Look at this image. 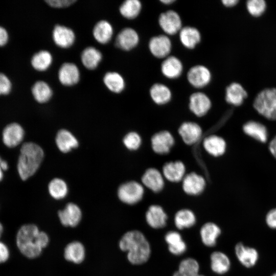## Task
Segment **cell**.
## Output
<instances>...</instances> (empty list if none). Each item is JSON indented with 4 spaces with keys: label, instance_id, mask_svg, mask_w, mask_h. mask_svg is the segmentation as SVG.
I'll return each instance as SVG.
<instances>
[{
    "label": "cell",
    "instance_id": "obj_1",
    "mask_svg": "<svg viewBox=\"0 0 276 276\" xmlns=\"http://www.w3.org/2000/svg\"><path fill=\"white\" fill-rule=\"evenodd\" d=\"M49 242L48 235L45 232L39 231L34 224L22 226L16 236V244L19 250L29 258L38 257Z\"/></svg>",
    "mask_w": 276,
    "mask_h": 276
},
{
    "label": "cell",
    "instance_id": "obj_2",
    "mask_svg": "<svg viewBox=\"0 0 276 276\" xmlns=\"http://www.w3.org/2000/svg\"><path fill=\"white\" fill-rule=\"evenodd\" d=\"M119 246L121 250L127 252V259L132 264H143L150 257V243L139 231L132 230L125 233L119 241Z\"/></svg>",
    "mask_w": 276,
    "mask_h": 276
},
{
    "label": "cell",
    "instance_id": "obj_3",
    "mask_svg": "<svg viewBox=\"0 0 276 276\" xmlns=\"http://www.w3.org/2000/svg\"><path fill=\"white\" fill-rule=\"evenodd\" d=\"M17 170L21 179L27 180L38 169L43 157L42 148L35 143H24L20 149Z\"/></svg>",
    "mask_w": 276,
    "mask_h": 276
},
{
    "label": "cell",
    "instance_id": "obj_4",
    "mask_svg": "<svg viewBox=\"0 0 276 276\" xmlns=\"http://www.w3.org/2000/svg\"><path fill=\"white\" fill-rule=\"evenodd\" d=\"M253 106L265 118L276 120V88H267L261 91L255 98Z\"/></svg>",
    "mask_w": 276,
    "mask_h": 276
},
{
    "label": "cell",
    "instance_id": "obj_5",
    "mask_svg": "<svg viewBox=\"0 0 276 276\" xmlns=\"http://www.w3.org/2000/svg\"><path fill=\"white\" fill-rule=\"evenodd\" d=\"M144 193L143 186L140 183L131 181L122 185L118 190V197L124 203L134 204L143 198Z\"/></svg>",
    "mask_w": 276,
    "mask_h": 276
},
{
    "label": "cell",
    "instance_id": "obj_6",
    "mask_svg": "<svg viewBox=\"0 0 276 276\" xmlns=\"http://www.w3.org/2000/svg\"><path fill=\"white\" fill-rule=\"evenodd\" d=\"M158 22L162 30L168 35L179 33L182 28L180 16L174 10H168L162 13L159 16Z\"/></svg>",
    "mask_w": 276,
    "mask_h": 276
},
{
    "label": "cell",
    "instance_id": "obj_7",
    "mask_svg": "<svg viewBox=\"0 0 276 276\" xmlns=\"http://www.w3.org/2000/svg\"><path fill=\"white\" fill-rule=\"evenodd\" d=\"M187 78L192 86L196 88H201L209 84L212 79V74L205 66L196 65L189 70Z\"/></svg>",
    "mask_w": 276,
    "mask_h": 276
},
{
    "label": "cell",
    "instance_id": "obj_8",
    "mask_svg": "<svg viewBox=\"0 0 276 276\" xmlns=\"http://www.w3.org/2000/svg\"><path fill=\"white\" fill-rule=\"evenodd\" d=\"M148 47L150 53L157 58H165L169 56L172 50V42L166 35H159L151 38Z\"/></svg>",
    "mask_w": 276,
    "mask_h": 276
},
{
    "label": "cell",
    "instance_id": "obj_9",
    "mask_svg": "<svg viewBox=\"0 0 276 276\" xmlns=\"http://www.w3.org/2000/svg\"><path fill=\"white\" fill-rule=\"evenodd\" d=\"M210 98L204 93L197 91L193 93L189 99V108L197 117L206 114L211 107Z\"/></svg>",
    "mask_w": 276,
    "mask_h": 276
},
{
    "label": "cell",
    "instance_id": "obj_10",
    "mask_svg": "<svg viewBox=\"0 0 276 276\" xmlns=\"http://www.w3.org/2000/svg\"><path fill=\"white\" fill-rule=\"evenodd\" d=\"M58 217L63 226L75 227L81 221L82 213L77 204L69 203L66 205L63 210L58 212Z\"/></svg>",
    "mask_w": 276,
    "mask_h": 276
},
{
    "label": "cell",
    "instance_id": "obj_11",
    "mask_svg": "<svg viewBox=\"0 0 276 276\" xmlns=\"http://www.w3.org/2000/svg\"><path fill=\"white\" fill-rule=\"evenodd\" d=\"M151 146L156 153L164 154L168 153L174 143L172 134L166 130L154 134L151 138Z\"/></svg>",
    "mask_w": 276,
    "mask_h": 276
},
{
    "label": "cell",
    "instance_id": "obj_12",
    "mask_svg": "<svg viewBox=\"0 0 276 276\" xmlns=\"http://www.w3.org/2000/svg\"><path fill=\"white\" fill-rule=\"evenodd\" d=\"M182 180L183 191L191 195H197L202 193L206 185L204 177L195 172L186 174Z\"/></svg>",
    "mask_w": 276,
    "mask_h": 276
},
{
    "label": "cell",
    "instance_id": "obj_13",
    "mask_svg": "<svg viewBox=\"0 0 276 276\" xmlns=\"http://www.w3.org/2000/svg\"><path fill=\"white\" fill-rule=\"evenodd\" d=\"M139 40V35L135 30L131 28H126L118 34L116 45L123 50L129 51L137 46Z\"/></svg>",
    "mask_w": 276,
    "mask_h": 276
},
{
    "label": "cell",
    "instance_id": "obj_14",
    "mask_svg": "<svg viewBox=\"0 0 276 276\" xmlns=\"http://www.w3.org/2000/svg\"><path fill=\"white\" fill-rule=\"evenodd\" d=\"M178 133L186 144L191 145L196 144L200 140L202 135V129L197 123L187 122L180 125Z\"/></svg>",
    "mask_w": 276,
    "mask_h": 276
},
{
    "label": "cell",
    "instance_id": "obj_15",
    "mask_svg": "<svg viewBox=\"0 0 276 276\" xmlns=\"http://www.w3.org/2000/svg\"><path fill=\"white\" fill-rule=\"evenodd\" d=\"M168 216L162 206L152 205L149 206L145 215L146 221L151 227L159 229L165 227Z\"/></svg>",
    "mask_w": 276,
    "mask_h": 276
},
{
    "label": "cell",
    "instance_id": "obj_16",
    "mask_svg": "<svg viewBox=\"0 0 276 276\" xmlns=\"http://www.w3.org/2000/svg\"><path fill=\"white\" fill-rule=\"evenodd\" d=\"M160 69L165 77L173 79L180 76L183 68L182 63L178 58L170 55L163 60Z\"/></svg>",
    "mask_w": 276,
    "mask_h": 276
},
{
    "label": "cell",
    "instance_id": "obj_17",
    "mask_svg": "<svg viewBox=\"0 0 276 276\" xmlns=\"http://www.w3.org/2000/svg\"><path fill=\"white\" fill-rule=\"evenodd\" d=\"M24 130L22 127L16 123L7 125L3 132V140L5 145L8 147H14L22 141Z\"/></svg>",
    "mask_w": 276,
    "mask_h": 276
},
{
    "label": "cell",
    "instance_id": "obj_18",
    "mask_svg": "<svg viewBox=\"0 0 276 276\" xmlns=\"http://www.w3.org/2000/svg\"><path fill=\"white\" fill-rule=\"evenodd\" d=\"M53 39L56 45L62 48H67L74 43L75 35L73 31L66 27L57 25L52 33Z\"/></svg>",
    "mask_w": 276,
    "mask_h": 276
},
{
    "label": "cell",
    "instance_id": "obj_19",
    "mask_svg": "<svg viewBox=\"0 0 276 276\" xmlns=\"http://www.w3.org/2000/svg\"><path fill=\"white\" fill-rule=\"evenodd\" d=\"M58 78L61 84L72 86L78 82L80 72L77 65L73 63H64L58 72Z\"/></svg>",
    "mask_w": 276,
    "mask_h": 276
},
{
    "label": "cell",
    "instance_id": "obj_20",
    "mask_svg": "<svg viewBox=\"0 0 276 276\" xmlns=\"http://www.w3.org/2000/svg\"><path fill=\"white\" fill-rule=\"evenodd\" d=\"M143 185L153 192L160 191L164 186V177L159 171L155 168L147 169L142 177Z\"/></svg>",
    "mask_w": 276,
    "mask_h": 276
},
{
    "label": "cell",
    "instance_id": "obj_21",
    "mask_svg": "<svg viewBox=\"0 0 276 276\" xmlns=\"http://www.w3.org/2000/svg\"><path fill=\"white\" fill-rule=\"evenodd\" d=\"M186 168L180 161L171 162L164 165L163 175L169 181L176 182L182 180L186 175Z\"/></svg>",
    "mask_w": 276,
    "mask_h": 276
},
{
    "label": "cell",
    "instance_id": "obj_22",
    "mask_svg": "<svg viewBox=\"0 0 276 276\" xmlns=\"http://www.w3.org/2000/svg\"><path fill=\"white\" fill-rule=\"evenodd\" d=\"M221 233L220 227L212 222L204 223L200 229V236L202 243L210 247L215 246Z\"/></svg>",
    "mask_w": 276,
    "mask_h": 276
},
{
    "label": "cell",
    "instance_id": "obj_23",
    "mask_svg": "<svg viewBox=\"0 0 276 276\" xmlns=\"http://www.w3.org/2000/svg\"><path fill=\"white\" fill-rule=\"evenodd\" d=\"M235 253L240 262L248 268L254 266L259 258L258 252L256 249L245 246L241 243L236 245Z\"/></svg>",
    "mask_w": 276,
    "mask_h": 276
},
{
    "label": "cell",
    "instance_id": "obj_24",
    "mask_svg": "<svg viewBox=\"0 0 276 276\" xmlns=\"http://www.w3.org/2000/svg\"><path fill=\"white\" fill-rule=\"evenodd\" d=\"M247 97V93L240 83L233 82L225 90L226 102L234 106H240Z\"/></svg>",
    "mask_w": 276,
    "mask_h": 276
},
{
    "label": "cell",
    "instance_id": "obj_25",
    "mask_svg": "<svg viewBox=\"0 0 276 276\" xmlns=\"http://www.w3.org/2000/svg\"><path fill=\"white\" fill-rule=\"evenodd\" d=\"M203 146L208 153L215 157L223 155L226 147L224 140L216 135L206 137L203 141Z\"/></svg>",
    "mask_w": 276,
    "mask_h": 276
},
{
    "label": "cell",
    "instance_id": "obj_26",
    "mask_svg": "<svg viewBox=\"0 0 276 276\" xmlns=\"http://www.w3.org/2000/svg\"><path fill=\"white\" fill-rule=\"evenodd\" d=\"M179 39L187 49H194L201 40V34L196 28L191 26L182 27L179 32Z\"/></svg>",
    "mask_w": 276,
    "mask_h": 276
},
{
    "label": "cell",
    "instance_id": "obj_27",
    "mask_svg": "<svg viewBox=\"0 0 276 276\" xmlns=\"http://www.w3.org/2000/svg\"><path fill=\"white\" fill-rule=\"evenodd\" d=\"M85 248L79 241L71 242L64 248V258L67 261L75 264L82 262L85 258Z\"/></svg>",
    "mask_w": 276,
    "mask_h": 276
},
{
    "label": "cell",
    "instance_id": "obj_28",
    "mask_svg": "<svg viewBox=\"0 0 276 276\" xmlns=\"http://www.w3.org/2000/svg\"><path fill=\"white\" fill-rule=\"evenodd\" d=\"M210 265L212 270L219 274L226 273L231 267V261L224 253L216 251L210 256Z\"/></svg>",
    "mask_w": 276,
    "mask_h": 276
},
{
    "label": "cell",
    "instance_id": "obj_29",
    "mask_svg": "<svg viewBox=\"0 0 276 276\" xmlns=\"http://www.w3.org/2000/svg\"><path fill=\"white\" fill-rule=\"evenodd\" d=\"M243 129L247 135L260 142L265 143L267 140V129L263 124L259 122L248 121L244 124Z\"/></svg>",
    "mask_w": 276,
    "mask_h": 276
},
{
    "label": "cell",
    "instance_id": "obj_30",
    "mask_svg": "<svg viewBox=\"0 0 276 276\" xmlns=\"http://www.w3.org/2000/svg\"><path fill=\"white\" fill-rule=\"evenodd\" d=\"M150 96L153 101L158 105H164L168 103L172 98L170 89L166 85L156 83L150 88Z\"/></svg>",
    "mask_w": 276,
    "mask_h": 276
},
{
    "label": "cell",
    "instance_id": "obj_31",
    "mask_svg": "<svg viewBox=\"0 0 276 276\" xmlns=\"http://www.w3.org/2000/svg\"><path fill=\"white\" fill-rule=\"evenodd\" d=\"M56 143L58 149L66 153L78 146L76 138L68 130L62 129L58 131L56 137Z\"/></svg>",
    "mask_w": 276,
    "mask_h": 276
},
{
    "label": "cell",
    "instance_id": "obj_32",
    "mask_svg": "<svg viewBox=\"0 0 276 276\" xmlns=\"http://www.w3.org/2000/svg\"><path fill=\"white\" fill-rule=\"evenodd\" d=\"M113 33L111 25L106 20L97 22L93 29L95 39L99 43L106 44L111 39Z\"/></svg>",
    "mask_w": 276,
    "mask_h": 276
},
{
    "label": "cell",
    "instance_id": "obj_33",
    "mask_svg": "<svg viewBox=\"0 0 276 276\" xmlns=\"http://www.w3.org/2000/svg\"><path fill=\"white\" fill-rule=\"evenodd\" d=\"M174 221L177 228L183 229L194 226L196 222V218L194 212L191 210L183 209L176 212Z\"/></svg>",
    "mask_w": 276,
    "mask_h": 276
},
{
    "label": "cell",
    "instance_id": "obj_34",
    "mask_svg": "<svg viewBox=\"0 0 276 276\" xmlns=\"http://www.w3.org/2000/svg\"><path fill=\"white\" fill-rule=\"evenodd\" d=\"M101 53L97 49L89 47L82 52L81 59L83 65L89 70H94L101 61Z\"/></svg>",
    "mask_w": 276,
    "mask_h": 276
},
{
    "label": "cell",
    "instance_id": "obj_35",
    "mask_svg": "<svg viewBox=\"0 0 276 276\" xmlns=\"http://www.w3.org/2000/svg\"><path fill=\"white\" fill-rule=\"evenodd\" d=\"M103 81L107 88L115 93L122 92L125 86L123 77L117 72L107 73L103 78Z\"/></svg>",
    "mask_w": 276,
    "mask_h": 276
},
{
    "label": "cell",
    "instance_id": "obj_36",
    "mask_svg": "<svg viewBox=\"0 0 276 276\" xmlns=\"http://www.w3.org/2000/svg\"><path fill=\"white\" fill-rule=\"evenodd\" d=\"M32 93L35 99L39 103L48 102L52 96L50 86L44 81H37L33 86Z\"/></svg>",
    "mask_w": 276,
    "mask_h": 276
},
{
    "label": "cell",
    "instance_id": "obj_37",
    "mask_svg": "<svg viewBox=\"0 0 276 276\" xmlns=\"http://www.w3.org/2000/svg\"><path fill=\"white\" fill-rule=\"evenodd\" d=\"M142 3L139 0H127L120 7L121 15L126 18L132 19L136 17L141 12Z\"/></svg>",
    "mask_w": 276,
    "mask_h": 276
},
{
    "label": "cell",
    "instance_id": "obj_38",
    "mask_svg": "<svg viewBox=\"0 0 276 276\" xmlns=\"http://www.w3.org/2000/svg\"><path fill=\"white\" fill-rule=\"evenodd\" d=\"M52 61L51 54L47 51L42 50L33 55L31 59V64L35 70L43 71L51 66Z\"/></svg>",
    "mask_w": 276,
    "mask_h": 276
},
{
    "label": "cell",
    "instance_id": "obj_39",
    "mask_svg": "<svg viewBox=\"0 0 276 276\" xmlns=\"http://www.w3.org/2000/svg\"><path fill=\"white\" fill-rule=\"evenodd\" d=\"M49 192L51 196L56 199H61L66 196L68 189L64 180L55 178L49 183Z\"/></svg>",
    "mask_w": 276,
    "mask_h": 276
},
{
    "label": "cell",
    "instance_id": "obj_40",
    "mask_svg": "<svg viewBox=\"0 0 276 276\" xmlns=\"http://www.w3.org/2000/svg\"><path fill=\"white\" fill-rule=\"evenodd\" d=\"M200 266L194 258H188L179 263L178 271L185 276H194L199 273Z\"/></svg>",
    "mask_w": 276,
    "mask_h": 276
},
{
    "label": "cell",
    "instance_id": "obj_41",
    "mask_svg": "<svg viewBox=\"0 0 276 276\" xmlns=\"http://www.w3.org/2000/svg\"><path fill=\"white\" fill-rule=\"evenodd\" d=\"M246 5L249 13L255 17L262 15L266 9V3L264 0H249Z\"/></svg>",
    "mask_w": 276,
    "mask_h": 276
},
{
    "label": "cell",
    "instance_id": "obj_42",
    "mask_svg": "<svg viewBox=\"0 0 276 276\" xmlns=\"http://www.w3.org/2000/svg\"><path fill=\"white\" fill-rule=\"evenodd\" d=\"M141 143V136L135 132H130L127 133L123 139L124 145L130 150L137 149L140 147Z\"/></svg>",
    "mask_w": 276,
    "mask_h": 276
},
{
    "label": "cell",
    "instance_id": "obj_43",
    "mask_svg": "<svg viewBox=\"0 0 276 276\" xmlns=\"http://www.w3.org/2000/svg\"><path fill=\"white\" fill-rule=\"evenodd\" d=\"M165 240L168 246L177 244L183 240L181 235L175 231L167 232L165 235Z\"/></svg>",
    "mask_w": 276,
    "mask_h": 276
},
{
    "label": "cell",
    "instance_id": "obj_44",
    "mask_svg": "<svg viewBox=\"0 0 276 276\" xmlns=\"http://www.w3.org/2000/svg\"><path fill=\"white\" fill-rule=\"evenodd\" d=\"M11 83L9 78L0 73V95H7L10 91Z\"/></svg>",
    "mask_w": 276,
    "mask_h": 276
},
{
    "label": "cell",
    "instance_id": "obj_45",
    "mask_svg": "<svg viewBox=\"0 0 276 276\" xmlns=\"http://www.w3.org/2000/svg\"><path fill=\"white\" fill-rule=\"evenodd\" d=\"M168 248L170 252L172 254L175 256H179L186 252L187 246L184 240H182L177 244L168 246Z\"/></svg>",
    "mask_w": 276,
    "mask_h": 276
},
{
    "label": "cell",
    "instance_id": "obj_46",
    "mask_svg": "<svg viewBox=\"0 0 276 276\" xmlns=\"http://www.w3.org/2000/svg\"><path fill=\"white\" fill-rule=\"evenodd\" d=\"M75 0H48L45 2L51 7L54 8H64L75 3Z\"/></svg>",
    "mask_w": 276,
    "mask_h": 276
},
{
    "label": "cell",
    "instance_id": "obj_47",
    "mask_svg": "<svg viewBox=\"0 0 276 276\" xmlns=\"http://www.w3.org/2000/svg\"><path fill=\"white\" fill-rule=\"evenodd\" d=\"M266 222L269 227L276 229V208L268 212L266 216Z\"/></svg>",
    "mask_w": 276,
    "mask_h": 276
},
{
    "label": "cell",
    "instance_id": "obj_48",
    "mask_svg": "<svg viewBox=\"0 0 276 276\" xmlns=\"http://www.w3.org/2000/svg\"><path fill=\"white\" fill-rule=\"evenodd\" d=\"M9 256V251L7 246L0 242V263L5 262Z\"/></svg>",
    "mask_w": 276,
    "mask_h": 276
},
{
    "label": "cell",
    "instance_id": "obj_49",
    "mask_svg": "<svg viewBox=\"0 0 276 276\" xmlns=\"http://www.w3.org/2000/svg\"><path fill=\"white\" fill-rule=\"evenodd\" d=\"M8 34L5 28L0 26V46L4 45L8 41Z\"/></svg>",
    "mask_w": 276,
    "mask_h": 276
},
{
    "label": "cell",
    "instance_id": "obj_50",
    "mask_svg": "<svg viewBox=\"0 0 276 276\" xmlns=\"http://www.w3.org/2000/svg\"><path fill=\"white\" fill-rule=\"evenodd\" d=\"M269 149L272 155L276 158V135L269 143Z\"/></svg>",
    "mask_w": 276,
    "mask_h": 276
},
{
    "label": "cell",
    "instance_id": "obj_51",
    "mask_svg": "<svg viewBox=\"0 0 276 276\" xmlns=\"http://www.w3.org/2000/svg\"><path fill=\"white\" fill-rule=\"evenodd\" d=\"M221 2L222 4H223V5H224L225 7H232L236 5L238 3L239 1L238 0H222Z\"/></svg>",
    "mask_w": 276,
    "mask_h": 276
},
{
    "label": "cell",
    "instance_id": "obj_52",
    "mask_svg": "<svg viewBox=\"0 0 276 276\" xmlns=\"http://www.w3.org/2000/svg\"><path fill=\"white\" fill-rule=\"evenodd\" d=\"M0 166L3 170H6L8 168L7 162L4 160H2L0 163Z\"/></svg>",
    "mask_w": 276,
    "mask_h": 276
},
{
    "label": "cell",
    "instance_id": "obj_53",
    "mask_svg": "<svg viewBox=\"0 0 276 276\" xmlns=\"http://www.w3.org/2000/svg\"><path fill=\"white\" fill-rule=\"evenodd\" d=\"M160 2L166 5L171 4L175 2L174 0H161Z\"/></svg>",
    "mask_w": 276,
    "mask_h": 276
},
{
    "label": "cell",
    "instance_id": "obj_54",
    "mask_svg": "<svg viewBox=\"0 0 276 276\" xmlns=\"http://www.w3.org/2000/svg\"><path fill=\"white\" fill-rule=\"evenodd\" d=\"M173 276H185V275H183L182 273H181L179 271L177 270L173 273Z\"/></svg>",
    "mask_w": 276,
    "mask_h": 276
},
{
    "label": "cell",
    "instance_id": "obj_55",
    "mask_svg": "<svg viewBox=\"0 0 276 276\" xmlns=\"http://www.w3.org/2000/svg\"><path fill=\"white\" fill-rule=\"evenodd\" d=\"M2 170H2V169L1 168V167L0 166V181L2 179L3 176Z\"/></svg>",
    "mask_w": 276,
    "mask_h": 276
},
{
    "label": "cell",
    "instance_id": "obj_56",
    "mask_svg": "<svg viewBox=\"0 0 276 276\" xmlns=\"http://www.w3.org/2000/svg\"><path fill=\"white\" fill-rule=\"evenodd\" d=\"M3 226L2 225V224L0 223V237L2 234V232H3Z\"/></svg>",
    "mask_w": 276,
    "mask_h": 276
},
{
    "label": "cell",
    "instance_id": "obj_57",
    "mask_svg": "<svg viewBox=\"0 0 276 276\" xmlns=\"http://www.w3.org/2000/svg\"><path fill=\"white\" fill-rule=\"evenodd\" d=\"M194 276H204V275H203V274H199V273L197 274L196 275H195Z\"/></svg>",
    "mask_w": 276,
    "mask_h": 276
},
{
    "label": "cell",
    "instance_id": "obj_58",
    "mask_svg": "<svg viewBox=\"0 0 276 276\" xmlns=\"http://www.w3.org/2000/svg\"><path fill=\"white\" fill-rule=\"evenodd\" d=\"M272 276H276V273H274Z\"/></svg>",
    "mask_w": 276,
    "mask_h": 276
}]
</instances>
